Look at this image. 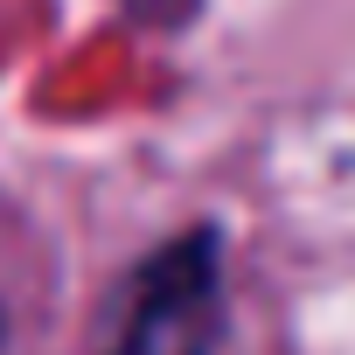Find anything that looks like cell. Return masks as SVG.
<instances>
[{
  "label": "cell",
  "mask_w": 355,
  "mask_h": 355,
  "mask_svg": "<svg viewBox=\"0 0 355 355\" xmlns=\"http://www.w3.org/2000/svg\"><path fill=\"white\" fill-rule=\"evenodd\" d=\"M223 334V230L196 223L132 272V306L112 355H216Z\"/></svg>",
  "instance_id": "1"
},
{
  "label": "cell",
  "mask_w": 355,
  "mask_h": 355,
  "mask_svg": "<svg viewBox=\"0 0 355 355\" xmlns=\"http://www.w3.org/2000/svg\"><path fill=\"white\" fill-rule=\"evenodd\" d=\"M0 341H8V306H0Z\"/></svg>",
  "instance_id": "2"
}]
</instances>
